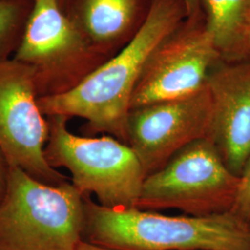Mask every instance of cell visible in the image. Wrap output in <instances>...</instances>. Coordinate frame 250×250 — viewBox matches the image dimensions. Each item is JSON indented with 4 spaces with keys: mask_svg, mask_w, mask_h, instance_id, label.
Instances as JSON below:
<instances>
[{
    "mask_svg": "<svg viewBox=\"0 0 250 250\" xmlns=\"http://www.w3.org/2000/svg\"><path fill=\"white\" fill-rule=\"evenodd\" d=\"M249 56L250 58V35H249Z\"/></svg>",
    "mask_w": 250,
    "mask_h": 250,
    "instance_id": "cell-19",
    "label": "cell"
},
{
    "mask_svg": "<svg viewBox=\"0 0 250 250\" xmlns=\"http://www.w3.org/2000/svg\"><path fill=\"white\" fill-rule=\"evenodd\" d=\"M209 138L225 165L241 177L250 156V62L218 63L208 75Z\"/></svg>",
    "mask_w": 250,
    "mask_h": 250,
    "instance_id": "cell-10",
    "label": "cell"
},
{
    "mask_svg": "<svg viewBox=\"0 0 250 250\" xmlns=\"http://www.w3.org/2000/svg\"><path fill=\"white\" fill-rule=\"evenodd\" d=\"M182 0H154L142 24L121 51L112 55L72 90L38 99L45 117L85 120L84 134H102L128 145L134 88L152 53L182 25Z\"/></svg>",
    "mask_w": 250,
    "mask_h": 250,
    "instance_id": "cell-1",
    "label": "cell"
},
{
    "mask_svg": "<svg viewBox=\"0 0 250 250\" xmlns=\"http://www.w3.org/2000/svg\"><path fill=\"white\" fill-rule=\"evenodd\" d=\"M12 59L32 69L40 99L72 90L109 58L90 44L58 0H35Z\"/></svg>",
    "mask_w": 250,
    "mask_h": 250,
    "instance_id": "cell-6",
    "label": "cell"
},
{
    "mask_svg": "<svg viewBox=\"0 0 250 250\" xmlns=\"http://www.w3.org/2000/svg\"><path fill=\"white\" fill-rule=\"evenodd\" d=\"M35 0H0V62L12 59L22 39Z\"/></svg>",
    "mask_w": 250,
    "mask_h": 250,
    "instance_id": "cell-13",
    "label": "cell"
},
{
    "mask_svg": "<svg viewBox=\"0 0 250 250\" xmlns=\"http://www.w3.org/2000/svg\"><path fill=\"white\" fill-rule=\"evenodd\" d=\"M77 250H112V249H107V248H104V247H100V246H97L94 244H91L86 241L81 242L79 247Z\"/></svg>",
    "mask_w": 250,
    "mask_h": 250,
    "instance_id": "cell-17",
    "label": "cell"
},
{
    "mask_svg": "<svg viewBox=\"0 0 250 250\" xmlns=\"http://www.w3.org/2000/svg\"><path fill=\"white\" fill-rule=\"evenodd\" d=\"M201 4L206 11V29L222 62H250V0H201Z\"/></svg>",
    "mask_w": 250,
    "mask_h": 250,
    "instance_id": "cell-12",
    "label": "cell"
},
{
    "mask_svg": "<svg viewBox=\"0 0 250 250\" xmlns=\"http://www.w3.org/2000/svg\"><path fill=\"white\" fill-rule=\"evenodd\" d=\"M38 99L31 68L14 59L0 62V149L10 166L45 185L60 186L70 178L45 161L49 126Z\"/></svg>",
    "mask_w": 250,
    "mask_h": 250,
    "instance_id": "cell-7",
    "label": "cell"
},
{
    "mask_svg": "<svg viewBox=\"0 0 250 250\" xmlns=\"http://www.w3.org/2000/svg\"><path fill=\"white\" fill-rule=\"evenodd\" d=\"M49 137L44 149L50 167L65 168L83 195H95L109 208H135L146 174L129 145L113 136H80L68 129L70 118L47 116Z\"/></svg>",
    "mask_w": 250,
    "mask_h": 250,
    "instance_id": "cell-4",
    "label": "cell"
},
{
    "mask_svg": "<svg viewBox=\"0 0 250 250\" xmlns=\"http://www.w3.org/2000/svg\"><path fill=\"white\" fill-rule=\"evenodd\" d=\"M59 1V3H60V6L62 7V9L64 10L65 8H66V6H67V4H68V1L69 0H58Z\"/></svg>",
    "mask_w": 250,
    "mask_h": 250,
    "instance_id": "cell-18",
    "label": "cell"
},
{
    "mask_svg": "<svg viewBox=\"0 0 250 250\" xmlns=\"http://www.w3.org/2000/svg\"><path fill=\"white\" fill-rule=\"evenodd\" d=\"M221 62L205 21L188 19L152 53L134 88L131 110L196 94Z\"/></svg>",
    "mask_w": 250,
    "mask_h": 250,
    "instance_id": "cell-8",
    "label": "cell"
},
{
    "mask_svg": "<svg viewBox=\"0 0 250 250\" xmlns=\"http://www.w3.org/2000/svg\"><path fill=\"white\" fill-rule=\"evenodd\" d=\"M212 102L205 86L184 99L163 101L132 109L128 145L146 177L161 169L189 144L209 138Z\"/></svg>",
    "mask_w": 250,
    "mask_h": 250,
    "instance_id": "cell-9",
    "label": "cell"
},
{
    "mask_svg": "<svg viewBox=\"0 0 250 250\" xmlns=\"http://www.w3.org/2000/svg\"><path fill=\"white\" fill-rule=\"evenodd\" d=\"M137 0H69L64 12L99 52L111 50L130 31Z\"/></svg>",
    "mask_w": 250,
    "mask_h": 250,
    "instance_id": "cell-11",
    "label": "cell"
},
{
    "mask_svg": "<svg viewBox=\"0 0 250 250\" xmlns=\"http://www.w3.org/2000/svg\"><path fill=\"white\" fill-rule=\"evenodd\" d=\"M10 164L4 153L0 149V205L7 195L9 188Z\"/></svg>",
    "mask_w": 250,
    "mask_h": 250,
    "instance_id": "cell-15",
    "label": "cell"
},
{
    "mask_svg": "<svg viewBox=\"0 0 250 250\" xmlns=\"http://www.w3.org/2000/svg\"><path fill=\"white\" fill-rule=\"evenodd\" d=\"M83 240L118 250H250V222L232 211L168 216L109 208L83 195Z\"/></svg>",
    "mask_w": 250,
    "mask_h": 250,
    "instance_id": "cell-2",
    "label": "cell"
},
{
    "mask_svg": "<svg viewBox=\"0 0 250 250\" xmlns=\"http://www.w3.org/2000/svg\"><path fill=\"white\" fill-rule=\"evenodd\" d=\"M83 226V195L71 181L49 186L10 166L0 250H77Z\"/></svg>",
    "mask_w": 250,
    "mask_h": 250,
    "instance_id": "cell-3",
    "label": "cell"
},
{
    "mask_svg": "<svg viewBox=\"0 0 250 250\" xmlns=\"http://www.w3.org/2000/svg\"><path fill=\"white\" fill-rule=\"evenodd\" d=\"M182 2L186 9L187 19L195 20L199 18L201 0H182Z\"/></svg>",
    "mask_w": 250,
    "mask_h": 250,
    "instance_id": "cell-16",
    "label": "cell"
},
{
    "mask_svg": "<svg viewBox=\"0 0 250 250\" xmlns=\"http://www.w3.org/2000/svg\"><path fill=\"white\" fill-rule=\"evenodd\" d=\"M232 212L250 222V156L240 177V185Z\"/></svg>",
    "mask_w": 250,
    "mask_h": 250,
    "instance_id": "cell-14",
    "label": "cell"
},
{
    "mask_svg": "<svg viewBox=\"0 0 250 250\" xmlns=\"http://www.w3.org/2000/svg\"><path fill=\"white\" fill-rule=\"evenodd\" d=\"M240 177L225 165L208 138L189 144L144 180L135 208L178 209L190 216L232 211Z\"/></svg>",
    "mask_w": 250,
    "mask_h": 250,
    "instance_id": "cell-5",
    "label": "cell"
}]
</instances>
